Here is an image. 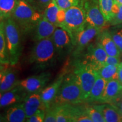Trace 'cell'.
I'll return each mask as SVG.
<instances>
[{
  "instance_id": "1",
  "label": "cell",
  "mask_w": 122,
  "mask_h": 122,
  "mask_svg": "<svg viewBox=\"0 0 122 122\" xmlns=\"http://www.w3.org/2000/svg\"><path fill=\"white\" fill-rule=\"evenodd\" d=\"M35 42L29 56L30 63L39 70L54 66L57 56L52 38H47Z\"/></svg>"
},
{
  "instance_id": "2",
  "label": "cell",
  "mask_w": 122,
  "mask_h": 122,
  "mask_svg": "<svg viewBox=\"0 0 122 122\" xmlns=\"http://www.w3.org/2000/svg\"><path fill=\"white\" fill-rule=\"evenodd\" d=\"M83 102V92L76 76L74 73L65 75L52 105L79 104Z\"/></svg>"
},
{
  "instance_id": "3",
  "label": "cell",
  "mask_w": 122,
  "mask_h": 122,
  "mask_svg": "<svg viewBox=\"0 0 122 122\" xmlns=\"http://www.w3.org/2000/svg\"><path fill=\"white\" fill-rule=\"evenodd\" d=\"M42 14L25 0H19L11 18L16 22L23 34L33 32Z\"/></svg>"
},
{
  "instance_id": "4",
  "label": "cell",
  "mask_w": 122,
  "mask_h": 122,
  "mask_svg": "<svg viewBox=\"0 0 122 122\" xmlns=\"http://www.w3.org/2000/svg\"><path fill=\"white\" fill-rule=\"evenodd\" d=\"M2 20L10 58V64L14 66L18 63L22 55L23 33L19 25L11 17Z\"/></svg>"
},
{
  "instance_id": "5",
  "label": "cell",
  "mask_w": 122,
  "mask_h": 122,
  "mask_svg": "<svg viewBox=\"0 0 122 122\" xmlns=\"http://www.w3.org/2000/svg\"><path fill=\"white\" fill-rule=\"evenodd\" d=\"M86 24L85 11L81 3L80 5L79 4L66 10L65 21L61 28L69 33L74 46L77 35L84 28Z\"/></svg>"
},
{
  "instance_id": "6",
  "label": "cell",
  "mask_w": 122,
  "mask_h": 122,
  "mask_svg": "<svg viewBox=\"0 0 122 122\" xmlns=\"http://www.w3.org/2000/svg\"><path fill=\"white\" fill-rule=\"evenodd\" d=\"M80 83L83 98L85 102L97 78L98 73L93 66L86 61L77 62L74 71Z\"/></svg>"
},
{
  "instance_id": "7",
  "label": "cell",
  "mask_w": 122,
  "mask_h": 122,
  "mask_svg": "<svg viewBox=\"0 0 122 122\" xmlns=\"http://www.w3.org/2000/svg\"><path fill=\"white\" fill-rule=\"evenodd\" d=\"M82 4L86 24L102 30L108 23L101 11L98 0H83Z\"/></svg>"
},
{
  "instance_id": "8",
  "label": "cell",
  "mask_w": 122,
  "mask_h": 122,
  "mask_svg": "<svg viewBox=\"0 0 122 122\" xmlns=\"http://www.w3.org/2000/svg\"><path fill=\"white\" fill-rule=\"evenodd\" d=\"M56 54L59 59H62L71 51L74 46L69 33L65 29L56 27L52 37Z\"/></svg>"
},
{
  "instance_id": "9",
  "label": "cell",
  "mask_w": 122,
  "mask_h": 122,
  "mask_svg": "<svg viewBox=\"0 0 122 122\" xmlns=\"http://www.w3.org/2000/svg\"><path fill=\"white\" fill-rule=\"evenodd\" d=\"M51 77V74L49 72H43L38 75H33L20 80V85L28 93L41 92L46 85Z\"/></svg>"
},
{
  "instance_id": "10",
  "label": "cell",
  "mask_w": 122,
  "mask_h": 122,
  "mask_svg": "<svg viewBox=\"0 0 122 122\" xmlns=\"http://www.w3.org/2000/svg\"><path fill=\"white\" fill-rule=\"evenodd\" d=\"M101 31L102 30L100 29L86 24L84 28L79 32L76 37L74 45L75 46L74 52L75 56L80 54Z\"/></svg>"
},
{
  "instance_id": "11",
  "label": "cell",
  "mask_w": 122,
  "mask_h": 122,
  "mask_svg": "<svg viewBox=\"0 0 122 122\" xmlns=\"http://www.w3.org/2000/svg\"><path fill=\"white\" fill-rule=\"evenodd\" d=\"M107 56L104 49L98 42L96 44H91L88 45L86 61L91 63L97 71L105 65Z\"/></svg>"
},
{
  "instance_id": "12",
  "label": "cell",
  "mask_w": 122,
  "mask_h": 122,
  "mask_svg": "<svg viewBox=\"0 0 122 122\" xmlns=\"http://www.w3.org/2000/svg\"><path fill=\"white\" fill-rule=\"evenodd\" d=\"M65 75L63 74H61L52 84L48 85V86L41 91L42 104L45 110L49 108L52 105L53 101L60 89Z\"/></svg>"
},
{
  "instance_id": "13",
  "label": "cell",
  "mask_w": 122,
  "mask_h": 122,
  "mask_svg": "<svg viewBox=\"0 0 122 122\" xmlns=\"http://www.w3.org/2000/svg\"><path fill=\"white\" fill-rule=\"evenodd\" d=\"M28 94L20 85H18L10 91L2 94L0 99V109L23 102Z\"/></svg>"
},
{
  "instance_id": "14",
  "label": "cell",
  "mask_w": 122,
  "mask_h": 122,
  "mask_svg": "<svg viewBox=\"0 0 122 122\" xmlns=\"http://www.w3.org/2000/svg\"><path fill=\"white\" fill-rule=\"evenodd\" d=\"M56 27H57L56 25L48 21L44 17V15H42L33 30V40L36 42L47 38L51 37Z\"/></svg>"
},
{
  "instance_id": "15",
  "label": "cell",
  "mask_w": 122,
  "mask_h": 122,
  "mask_svg": "<svg viewBox=\"0 0 122 122\" xmlns=\"http://www.w3.org/2000/svg\"><path fill=\"white\" fill-rule=\"evenodd\" d=\"M122 94V84L118 80L107 82L100 102L111 103Z\"/></svg>"
},
{
  "instance_id": "16",
  "label": "cell",
  "mask_w": 122,
  "mask_h": 122,
  "mask_svg": "<svg viewBox=\"0 0 122 122\" xmlns=\"http://www.w3.org/2000/svg\"><path fill=\"white\" fill-rule=\"evenodd\" d=\"M98 42L106 51L107 56L120 57L121 52L114 42L109 30H102L98 35Z\"/></svg>"
},
{
  "instance_id": "17",
  "label": "cell",
  "mask_w": 122,
  "mask_h": 122,
  "mask_svg": "<svg viewBox=\"0 0 122 122\" xmlns=\"http://www.w3.org/2000/svg\"><path fill=\"white\" fill-rule=\"evenodd\" d=\"M23 103L27 119L31 117L38 110L45 109L42 106L40 92L28 94L23 101Z\"/></svg>"
},
{
  "instance_id": "18",
  "label": "cell",
  "mask_w": 122,
  "mask_h": 122,
  "mask_svg": "<svg viewBox=\"0 0 122 122\" xmlns=\"http://www.w3.org/2000/svg\"><path fill=\"white\" fill-rule=\"evenodd\" d=\"M6 122H24L26 121L27 117L24 108L23 102L11 105L7 109L5 115Z\"/></svg>"
},
{
  "instance_id": "19",
  "label": "cell",
  "mask_w": 122,
  "mask_h": 122,
  "mask_svg": "<svg viewBox=\"0 0 122 122\" xmlns=\"http://www.w3.org/2000/svg\"><path fill=\"white\" fill-rule=\"evenodd\" d=\"M102 114L105 122H122V116L114 105L105 103L102 105H94Z\"/></svg>"
},
{
  "instance_id": "20",
  "label": "cell",
  "mask_w": 122,
  "mask_h": 122,
  "mask_svg": "<svg viewBox=\"0 0 122 122\" xmlns=\"http://www.w3.org/2000/svg\"><path fill=\"white\" fill-rule=\"evenodd\" d=\"M106 83V81L102 77H101L98 74H97L95 83L92 88L89 96L88 97L85 102H100L102 96L104 92Z\"/></svg>"
},
{
  "instance_id": "21",
  "label": "cell",
  "mask_w": 122,
  "mask_h": 122,
  "mask_svg": "<svg viewBox=\"0 0 122 122\" xmlns=\"http://www.w3.org/2000/svg\"><path fill=\"white\" fill-rule=\"evenodd\" d=\"M16 71L12 68H6L0 85V92L4 93L10 91L19 84Z\"/></svg>"
},
{
  "instance_id": "22",
  "label": "cell",
  "mask_w": 122,
  "mask_h": 122,
  "mask_svg": "<svg viewBox=\"0 0 122 122\" xmlns=\"http://www.w3.org/2000/svg\"><path fill=\"white\" fill-rule=\"evenodd\" d=\"M0 63L4 65L10 64V58L7 49L4 21L0 19Z\"/></svg>"
},
{
  "instance_id": "23",
  "label": "cell",
  "mask_w": 122,
  "mask_h": 122,
  "mask_svg": "<svg viewBox=\"0 0 122 122\" xmlns=\"http://www.w3.org/2000/svg\"><path fill=\"white\" fill-rule=\"evenodd\" d=\"M18 1L19 0H0V19L11 17Z\"/></svg>"
},
{
  "instance_id": "24",
  "label": "cell",
  "mask_w": 122,
  "mask_h": 122,
  "mask_svg": "<svg viewBox=\"0 0 122 122\" xmlns=\"http://www.w3.org/2000/svg\"><path fill=\"white\" fill-rule=\"evenodd\" d=\"M98 74L107 82L118 80V66L105 65L97 70Z\"/></svg>"
},
{
  "instance_id": "25",
  "label": "cell",
  "mask_w": 122,
  "mask_h": 122,
  "mask_svg": "<svg viewBox=\"0 0 122 122\" xmlns=\"http://www.w3.org/2000/svg\"><path fill=\"white\" fill-rule=\"evenodd\" d=\"M98 1L101 11L106 20L109 23L114 16L117 2L115 0H98Z\"/></svg>"
},
{
  "instance_id": "26",
  "label": "cell",
  "mask_w": 122,
  "mask_h": 122,
  "mask_svg": "<svg viewBox=\"0 0 122 122\" xmlns=\"http://www.w3.org/2000/svg\"><path fill=\"white\" fill-rule=\"evenodd\" d=\"M59 8L56 0H51L43 13L44 16L50 23L58 27L57 17Z\"/></svg>"
},
{
  "instance_id": "27",
  "label": "cell",
  "mask_w": 122,
  "mask_h": 122,
  "mask_svg": "<svg viewBox=\"0 0 122 122\" xmlns=\"http://www.w3.org/2000/svg\"><path fill=\"white\" fill-rule=\"evenodd\" d=\"M109 31L122 54V24L114 25Z\"/></svg>"
},
{
  "instance_id": "28",
  "label": "cell",
  "mask_w": 122,
  "mask_h": 122,
  "mask_svg": "<svg viewBox=\"0 0 122 122\" xmlns=\"http://www.w3.org/2000/svg\"><path fill=\"white\" fill-rule=\"evenodd\" d=\"M86 112L92 122H105L102 114L94 106L86 107Z\"/></svg>"
},
{
  "instance_id": "29",
  "label": "cell",
  "mask_w": 122,
  "mask_h": 122,
  "mask_svg": "<svg viewBox=\"0 0 122 122\" xmlns=\"http://www.w3.org/2000/svg\"><path fill=\"white\" fill-rule=\"evenodd\" d=\"M109 23L112 26L122 24V5H119L117 2L114 16Z\"/></svg>"
},
{
  "instance_id": "30",
  "label": "cell",
  "mask_w": 122,
  "mask_h": 122,
  "mask_svg": "<svg viewBox=\"0 0 122 122\" xmlns=\"http://www.w3.org/2000/svg\"><path fill=\"white\" fill-rule=\"evenodd\" d=\"M30 5L32 6L37 11L43 14L47 6L50 2L51 0H25Z\"/></svg>"
},
{
  "instance_id": "31",
  "label": "cell",
  "mask_w": 122,
  "mask_h": 122,
  "mask_svg": "<svg viewBox=\"0 0 122 122\" xmlns=\"http://www.w3.org/2000/svg\"><path fill=\"white\" fill-rule=\"evenodd\" d=\"M59 8L63 10L77 6L80 4V0H56Z\"/></svg>"
},
{
  "instance_id": "32",
  "label": "cell",
  "mask_w": 122,
  "mask_h": 122,
  "mask_svg": "<svg viewBox=\"0 0 122 122\" xmlns=\"http://www.w3.org/2000/svg\"><path fill=\"white\" fill-rule=\"evenodd\" d=\"M46 110L40 109L36 111L30 118H27L26 121L27 122H44L45 117Z\"/></svg>"
},
{
  "instance_id": "33",
  "label": "cell",
  "mask_w": 122,
  "mask_h": 122,
  "mask_svg": "<svg viewBox=\"0 0 122 122\" xmlns=\"http://www.w3.org/2000/svg\"><path fill=\"white\" fill-rule=\"evenodd\" d=\"M44 122H57L56 111L54 106H51L49 108L46 109Z\"/></svg>"
},
{
  "instance_id": "34",
  "label": "cell",
  "mask_w": 122,
  "mask_h": 122,
  "mask_svg": "<svg viewBox=\"0 0 122 122\" xmlns=\"http://www.w3.org/2000/svg\"><path fill=\"white\" fill-rule=\"evenodd\" d=\"M122 62L120 57H114L108 56L106 58L105 65H111L118 66Z\"/></svg>"
},
{
  "instance_id": "35",
  "label": "cell",
  "mask_w": 122,
  "mask_h": 122,
  "mask_svg": "<svg viewBox=\"0 0 122 122\" xmlns=\"http://www.w3.org/2000/svg\"><path fill=\"white\" fill-rule=\"evenodd\" d=\"M110 104L114 105L122 116V94Z\"/></svg>"
},
{
  "instance_id": "36",
  "label": "cell",
  "mask_w": 122,
  "mask_h": 122,
  "mask_svg": "<svg viewBox=\"0 0 122 122\" xmlns=\"http://www.w3.org/2000/svg\"><path fill=\"white\" fill-rule=\"evenodd\" d=\"M118 80L122 84V62L118 65Z\"/></svg>"
},
{
  "instance_id": "37",
  "label": "cell",
  "mask_w": 122,
  "mask_h": 122,
  "mask_svg": "<svg viewBox=\"0 0 122 122\" xmlns=\"http://www.w3.org/2000/svg\"><path fill=\"white\" fill-rule=\"evenodd\" d=\"M6 70V68H5V69H4V70H0V85H1V82H2V79H3V77H4V75H5V74Z\"/></svg>"
},
{
  "instance_id": "38",
  "label": "cell",
  "mask_w": 122,
  "mask_h": 122,
  "mask_svg": "<svg viewBox=\"0 0 122 122\" xmlns=\"http://www.w3.org/2000/svg\"><path fill=\"white\" fill-rule=\"evenodd\" d=\"M6 122V119L5 116H3L2 114H0V122Z\"/></svg>"
},
{
  "instance_id": "39",
  "label": "cell",
  "mask_w": 122,
  "mask_h": 122,
  "mask_svg": "<svg viewBox=\"0 0 122 122\" xmlns=\"http://www.w3.org/2000/svg\"><path fill=\"white\" fill-rule=\"evenodd\" d=\"M5 66L4 65H2V64L0 63V70H2L5 69Z\"/></svg>"
},
{
  "instance_id": "40",
  "label": "cell",
  "mask_w": 122,
  "mask_h": 122,
  "mask_svg": "<svg viewBox=\"0 0 122 122\" xmlns=\"http://www.w3.org/2000/svg\"><path fill=\"white\" fill-rule=\"evenodd\" d=\"M116 2L119 5H122V0H115Z\"/></svg>"
},
{
  "instance_id": "41",
  "label": "cell",
  "mask_w": 122,
  "mask_h": 122,
  "mask_svg": "<svg viewBox=\"0 0 122 122\" xmlns=\"http://www.w3.org/2000/svg\"><path fill=\"white\" fill-rule=\"evenodd\" d=\"M2 94H3V93L1 92H0V99H1V97H2Z\"/></svg>"
}]
</instances>
